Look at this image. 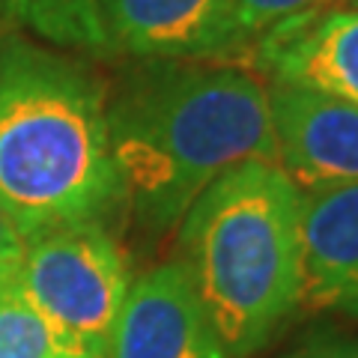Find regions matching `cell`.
I'll use <instances>...</instances> for the list:
<instances>
[{"mask_svg":"<svg viewBox=\"0 0 358 358\" xmlns=\"http://www.w3.org/2000/svg\"><path fill=\"white\" fill-rule=\"evenodd\" d=\"M108 143L126 203L147 230L176 227L218 176L278 162L266 84L233 66L152 63L108 105Z\"/></svg>","mask_w":358,"mask_h":358,"instance_id":"cell-1","label":"cell"},{"mask_svg":"<svg viewBox=\"0 0 358 358\" xmlns=\"http://www.w3.org/2000/svg\"><path fill=\"white\" fill-rule=\"evenodd\" d=\"M117 203L102 84L63 54L0 39V206L21 239L102 224Z\"/></svg>","mask_w":358,"mask_h":358,"instance_id":"cell-2","label":"cell"},{"mask_svg":"<svg viewBox=\"0 0 358 358\" xmlns=\"http://www.w3.org/2000/svg\"><path fill=\"white\" fill-rule=\"evenodd\" d=\"M301 192L278 162L218 176L179 221V263L227 358L268 346L301 305Z\"/></svg>","mask_w":358,"mask_h":358,"instance_id":"cell-3","label":"cell"},{"mask_svg":"<svg viewBox=\"0 0 358 358\" xmlns=\"http://www.w3.org/2000/svg\"><path fill=\"white\" fill-rule=\"evenodd\" d=\"M18 275L30 301L84 358H108L131 275L102 224H75L24 242Z\"/></svg>","mask_w":358,"mask_h":358,"instance_id":"cell-4","label":"cell"},{"mask_svg":"<svg viewBox=\"0 0 358 358\" xmlns=\"http://www.w3.org/2000/svg\"><path fill=\"white\" fill-rule=\"evenodd\" d=\"M110 51L155 63L227 57L248 42L236 0H96Z\"/></svg>","mask_w":358,"mask_h":358,"instance_id":"cell-5","label":"cell"},{"mask_svg":"<svg viewBox=\"0 0 358 358\" xmlns=\"http://www.w3.org/2000/svg\"><path fill=\"white\" fill-rule=\"evenodd\" d=\"M266 96L278 164L301 194L358 182V105L289 84Z\"/></svg>","mask_w":358,"mask_h":358,"instance_id":"cell-6","label":"cell"},{"mask_svg":"<svg viewBox=\"0 0 358 358\" xmlns=\"http://www.w3.org/2000/svg\"><path fill=\"white\" fill-rule=\"evenodd\" d=\"M108 358H227L179 260L131 281Z\"/></svg>","mask_w":358,"mask_h":358,"instance_id":"cell-7","label":"cell"},{"mask_svg":"<svg viewBox=\"0 0 358 358\" xmlns=\"http://www.w3.org/2000/svg\"><path fill=\"white\" fill-rule=\"evenodd\" d=\"M257 66L289 84L358 105V6L313 3L260 33Z\"/></svg>","mask_w":358,"mask_h":358,"instance_id":"cell-8","label":"cell"},{"mask_svg":"<svg viewBox=\"0 0 358 358\" xmlns=\"http://www.w3.org/2000/svg\"><path fill=\"white\" fill-rule=\"evenodd\" d=\"M301 301L358 320V182L301 194Z\"/></svg>","mask_w":358,"mask_h":358,"instance_id":"cell-9","label":"cell"},{"mask_svg":"<svg viewBox=\"0 0 358 358\" xmlns=\"http://www.w3.org/2000/svg\"><path fill=\"white\" fill-rule=\"evenodd\" d=\"M0 358H84L30 301L18 263L0 266Z\"/></svg>","mask_w":358,"mask_h":358,"instance_id":"cell-10","label":"cell"},{"mask_svg":"<svg viewBox=\"0 0 358 358\" xmlns=\"http://www.w3.org/2000/svg\"><path fill=\"white\" fill-rule=\"evenodd\" d=\"M0 13L60 48L110 51L96 0H0Z\"/></svg>","mask_w":358,"mask_h":358,"instance_id":"cell-11","label":"cell"},{"mask_svg":"<svg viewBox=\"0 0 358 358\" xmlns=\"http://www.w3.org/2000/svg\"><path fill=\"white\" fill-rule=\"evenodd\" d=\"M313 3H320V0H236V9H239V24L245 30V36L251 39Z\"/></svg>","mask_w":358,"mask_h":358,"instance_id":"cell-12","label":"cell"},{"mask_svg":"<svg viewBox=\"0 0 358 358\" xmlns=\"http://www.w3.org/2000/svg\"><path fill=\"white\" fill-rule=\"evenodd\" d=\"M278 358H358V338L346 334H313V338L296 343Z\"/></svg>","mask_w":358,"mask_h":358,"instance_id":"cell-13","label":"cell"},{"mask_svg":"<svg viewBox=\"0 0 358 358\" xmlns=\"http://www.w3.org/2000/svg\"><path fill=\"white\" fill-rule=\"evenodd\" d=\"M21 251H24V239H21V233L15 230L13 218H9L3 212V206H0V266L18 263Z\"/></svg>","mask_w":358,"mask_h":358,"instance_id":"cell-14","label":"cell"},{"mask_svg":"<svg viewBox=\"0 0 358 358\" xmlns=\"http://www.w3.org/2000/svg\"><path fill=\"white\" fill-rule=\"evenodd\" d=\"M320 3H358V0H320Z\"/></svg>","mask_w":358,"mask_h":358,"instance_id":"cell-15","label":"cell"},{"mask_svg":"<svg viewBox=\"0 0 358 358\" xmlns=\"http://www.w3.org/2000/svg\"><path fill=\"white\" fill-rule=\"evenodd\" d=\"M355 6H358V3H355Z\"/></svg>","mask_w":358,"mask_h":358,"instance_id":"cell-16","label":"cell"}]
</instances>
